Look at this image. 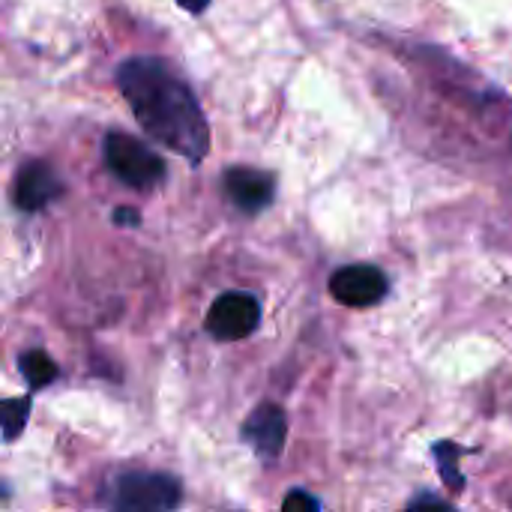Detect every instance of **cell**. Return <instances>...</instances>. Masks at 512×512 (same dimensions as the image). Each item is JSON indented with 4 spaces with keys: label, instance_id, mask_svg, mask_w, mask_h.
Returning a JSON list of instances; mask_svg holds the SVG:
<instances>
[{
    "label": "cell",
    "instance_id": "ba28073f",
    "mask_svg": "<svg viewBox=\"0 0 512 512\" xmlns=\"http://www.w3.org/2000/svg\"><path fill=\"white\" fill-rule=\"evenodd\" d=\"M225 192L243 213H261L273 204L276 180L258 168H228L225 171Z\"/></svg>",
    "mask_w": 512,
    "mask_h": 512
},
{
    "label": "cell",
    "instance_id": "9c48e42d",
    "mask_svg": "<svg viewBox=\"0 0 512 512\" xmlns=\"http://www.w3.org/2000/svg\"><path fill=\"white\" fill-rule=\"evenodd\" d=\"M21 375L27 378L30 390H39L57 378V363L45 351H27L21 357Z\"/></svg>",
    "mask_w": 512,
    "mask_h": 512
},
{
    "label": "cell",
    "instance_id": "6da1fadb",
    "mask_svg": "<svg viewBox=\"0 0 512 512\" xmlns=\"http://www.w3.org/2000/svg\"><path fill=\"white\" fill-rule=\"evenodd\" d=\"M120 93L126 96L141 129L189 162H201L210 150V129L195 93L159 60L132 57L117 69Z\"/></svg>",
    "mask_w": 512,
    "mask_h": 512
},
{
    "label": "cell",
    "instance_id": "52a82bcc",
    "mask_svg": "<svg viewBox=\"0 0 512 512\" xmlns=\"http://www.w3.org/2000/svg\"><path fill=\"white\" fill-rule=\"evenodd\" d=\"M243 441L261 456V459H276L285 447V438H288V420H285V411L279 405H258L249 420L243 423L240 429Z\"/></svg>",
    "mask_w": 512,
    "mask_h": 512
},
{
    "label": "cell",
    "instance_id": "4fadbf2b",
    "mask_svg": "<svg viewBox=\"0 0 512 512\" xmlns=\"http://www.w3.org/2000/svg\"><path fill=\"white\" fill-rule=\"evenodd\" d=\"M186 12H192V15H201L207 6H210V0H177Z\"/></svg>",
    "mask_w": 512,
    "mask_h": 512
},
{
    "label": "cell",
    "instance_id": "3957f363",
    "mask_svg": "<svg viewBox=\"0 0 512 512\" xmlns=\"http://www.w3.org/2000/svg\"><path fill=\"white\" fill-rule=\"evenodd\" d=\"M105 162L117 180L132 189H153L165 180V162L150 147L126 132H111L105 138Z\"/></svg>",
    "mask_w": 512,
    "mask_h": 512
},
{
    "label": "cell",
    "instance_id": "5bb4252c",
    "mask_svg": "<svg viewBox=\"0 0 512 512\" xmlns=\"http://www.w3.org/2000/svg\"><path fill=\"white\" fill-rule=\"evenodd\" d=\"M411 507H444V504L435 498H417V501H411Z\"/></svg>",
    "mask_w": 512,
    "mask_h": 512
},
{
    "label": "cell",
    "instance_id": "277c9868",
    "mask_svg": "<svg viewBox=\"0 0 512 512\" xmlns=\"http://www.w3.org/2000/svg\"><path fill=\"white\" fill-rule=\"evenodd\" d=\"M261 324V303L246 291H225L207 312V333L219 342H240Z\"/></svg>",
    "mask_w": 512,
    "mask_h": 512
},
{
    "label": "cell",
    "instance_id": "7c38bea8",
    "mask_svg": "<svg viewBox=\"0 0 512 512\" xmlns=\"http://www.w3.org/2000/svg\"><path fill=\"white\" fill-rule=\"evenodd\" d=\"M114 222H120L126 228H135L141 222V216L135 210H129V207H120V210H114Z\"/></svg>",
    "mask_w": 512,
    "mask_h": 512
},
{
    "label": "cell",
    "instance_id": "7a4b0ae2",
    "mask_svg": "<svg viewBox=\"0 0 512 512\" xmlns=\"http://www.w3.org/2000/svg\"><path fill=\"white\" fill-rule=\"evenodd\" d=\"M180 483L168 474H123L111 489V507L120 512H168L180 507Z\"/></svg>",
    "mask_w": 512,
    "mask_h": 512
},
{
    "label": "cell",
    "instance_id": "8fae6325",
    "mask_svg": "<svg viewBox=\"0 0 512 512\" xmlns=\"http://www.w3.org/2000/svg\"><path fill=\"white\" fill-rule=\"evenodd\" d=\"M282 510L285 512H318L321 510V504L312 498V495H306V492H300V489H294L285 501H282Z\"/></svg>",
    "mask_w": 512,
    "mask_h": 512
},
{
    "label": "cell",
    "instance_id": "5b68a950",
    "mask_svg": "<svg viewBox=\"0 0 512 512\" xmlns=\"http://www.w3.org/2000/svg\"><path fill=\"white\" fill-rule=\"evenodd\" d=\"M390 282L387 276L372 267V264H351V267H339L330 276V294L342 303V306H375L387 297Z\"/></svg>",
    "mask_w": 512,
    "mask_h": 512
},
{
    "label": "cell",
    "instance_id": "30bf717a",
    "mask_svg": "<svg viewBox=\"0 0 512 512\" xmlns=\"http://www.w3.org/2000/svg\"><path fill=\"white\" fill-rule=\"evenodd\" d=\"M27 414H30V399L18 396V399H3L0 402V432L6 441H15L24 426H27Z\"/></svg>",
    "mask_w": 512,
    "mask_h": 512
},
{
    "label": "cell",
    "instance_id": "8992f818",
    "mask_svg": "<svg viewBox=\"0 0 512 512\" xmlns=\"http://www.w3.org/2000/svg\"><path fill=\"white\" fill-rule=\"evenodd\" d=\"M60 195H63V183H60V177L54 174V168L48 162L33 159V162L21 165L18 177H15V186H12V198H15L18 210H27V213L42 210Z\"/></svg>",
    "mask_w": 512,
    "mask_h": 512
}]
</instances>
